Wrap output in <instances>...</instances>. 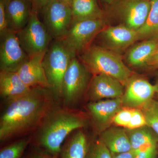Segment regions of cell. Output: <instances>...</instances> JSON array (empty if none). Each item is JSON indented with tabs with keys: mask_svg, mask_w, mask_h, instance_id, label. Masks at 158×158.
Listing matches in <instances>:
<instances>
[{
	"mask_svg": "<svg viewBox=\"0 0 158 158\" xmlns=\"http://www.w3.org/2000/svg\"><path fill=\"white\" fill-rule=\"evenodd\" d=\"M81 129L76 130L67 137L58 158H86L90 142Z\"/></svg>",
	"mask_w": 158,
	"mask_h": 158,
	"instance_id": "cell-19",
	"label": "cell"
},
{
	"mask_svg": "<svg viewBox=\"0 0 158 158\" xmlns=\"http://www.w3.org/2000/svg\"><path fill=\"white\" fill-rule=\"evenodd\" d=\"M37 12L33 9L27 25L16 33L28 57L46 52L52 38L44 23L40 20Z\"/></svg>",
	"mask_w": 158,
	"mask_h": 158,
	"instance_id": "cell-7",
	"label": "cell"
},
{
	"mask_svg": "<svg viewBox=\"0 0 158 158\" xmlns=\"http://www.w3.org/2000/svg\"><path fill=\"white\" fill-rule=\"evenodd\" d=\"M1 70L16 72L28 58L16 33L8 30L0 34Z\"/></svg>",
	"mask_w": 158,
	"mask_h": 158,
	"instance_id": "cell-10",
	"label": "cell"
},
{
	"mask_svg": "<svg viewBox=\"0 0 158 158\" xmlns=\"http://www.w3.org/2000/svg\"><path fill=\"white\" fill-rule=\"evenodd\" d=\"M151 9L144 25L137 31L138 40H158V0H151Z\"/></svg>",
	"mask_w": 158,
	"mask_h": 158,
	"instance_id": "cell-23",
	"label": "cell"
},
{
	"mask_svg": "<svg viewBox=\"0 0 158 158\" xmlns=\"http://www.w3.org/2000/svg\"><path fill=\"white\" fill-rule=\"evenodd\" d=\"M133 109L122 108L114 116L113 122L117 126L127 128L131 117Z\"/></svg>",
	"mask_w": 158,
	"mask_h": 158,
	"instance_id": "cell-27",
	"label": "cell"
},
{
	"mask_svg": "<svg viewBox=\"0 0 158 158\" xmlns=\"http://www.w3.org/2000/svg\"><path fill=\"white\" fill-rule=\"evenodd\" d=\"M58 102L49 89L41 87L4 102L0 117L1 146L35 131Z\"/></svg>",
	"mask_w": 158,
	"mask_h": 158,
	"instance_id": "cell-1",
	"label": "cell"
},
{
	"mask_svg": "<svg viewBox=\"0 0 158 158\" xmlns=\"http://www.w3.org/2000/svg\"><path fill=\"white\" fill-rule=\"evenodd\" d=\"M125 128L131 150L136 151L147 146L158 144V135L148 125L132 129Z\"/></svg>",
	"mask_w": 158,
	"mask_h": 158,
	"instance_id": "cell-21",
	"label": "cell"
},
{
	"mask_svg": "<svg viewBox=\"0 0 158 158\" xmlns=\"http://www.w3.org/2000/svg\"><path fill=\"white\" fill-rule=\"evenodd\" d=\"M31 141V136L23 137L3 144L0 150V158H22Z\"/></svg>",
	"mask_w": 158,
	"mask_h": 158,
	"instance_id": "cell-24",
	"label": "cell"
},
{
	"mask_svg": "<svg viewBox=\"0 0 158 158\" xmlns=\"http://www.w3.org/2000/svg\"><path fill=\"white\" fill-rule=\"evenodd\" d=\"M112 12L122 24L137 31L146 22L151 9V0H116Z\"/></svg>",
	"mask_w": 158,
	"mask_h": 158,
	"instance_id": "cell-9",
	"label": "cell"
},
{
	"mask_svg": "<svg viewBox=\"0 0 158 158\" xmlns=\"http://www.w3.org/2000/svg\"><path fill=\"white\" fill-rule=\"evenodd\" d=\"M84 116L72 108L57 104L47 114L31 136V145L58 158L62 144L70 134L86 126Z\"/></svg>",
	"mask_w": 158,
	"mask_h": 158,
	"instance_id": "cell-2",
	"label": "cell"
},
{
	"mask_svg": "<svg viewBox=\"0 0 158 158\" xmlns=\"http://www.w3.org/2000/svg\"><path fill=\"white\" fill-rule=\"evenodd\" d=\"M156 88V94L158 95V73H157L156 76L155 84L154 85Z\"/></svg>",
	"mask_w": 158,
	"mask_h": 158,
	"instance_id": "cell-35",
	"label": "cell"
},
{
	"mask_svg": "<svg viewBox=\"0 0 158 158\" xmlns=\"http://www.w3.org/2000/svg\"><path fill=\"white\" fill-rule=\"evenodd\" d=\"M33 10L31 0H11L6 8L8 29L18 32L28 22Z\"/></svg>",
	"mask_w": 158,
	"mask_h": 158,
	"instance_id": "cell-16",
	"label": "cell"
},
{
	"mask_svg": "<svg viewBox=\"0 0 158 158\" xmlns=\"http://www.w3.org/2000/svg\"><path fill=\"white\" fill-rule=\"evenodd\" d=\"M76 56L61 40H55L44 54L42 65L51 90L56 100H62L63 77L71 59Z\"/></svg>",
	"mask_w": 158,
	"mask_h": 158,
	"instance_id": "cell-4",
	"label": "cell"
},
{
	"mask_svg": "<svg viewBox=\"0 0 158 158\" xmlns=\"http://www.w3.org/2000/svg\"><path fill=\"white\" fill-rule=\"evenodd\" d=\"M11 0H5V2H6V5H7V4H8L9 2H10V1H11Z\"/></svg>",
	"mask_w": 158,
	"mask_h": 158,
	"instance_id": "cell-38",
	"label": "cell"
},
{
	"mask_svg": "<svg viewBox=\"0 0 158 158\" xmlns=\"http://www.w3.org/2000/svg\"><path fill=\"white\" fill-rule=\"evenodd\" d=\"M158 48V40L149 39L132 47L128 51L126 61L134 67H146L148 62Z\"/></svg>",
	"mask_w": 158,
	"mask_h": 158,
	"instance_id": "cell-20",
	"label": "cell"
},
{
	"mask_svg": "<svg viewBox=\"0 0 158 158\" xmlns=\"http://www.w3.org/2000/svg\"><path fill=\"white\" fill-rule=\"evenodd\" d=\"M71 7L73 20L104 17L96 0H73Z\"/></svg>",
	"mask_w": 158,
	"mask_h": 158,
	"instance_id": "cell-22",
	"label": "cell"
},
{
	"mask_svg": "<svg viewBox=\"0 0 158 158\" xmlns=\"http://www.w3.org/2000/svg\"><path fill=\"white\" fill-rule=\"evenodd\" d=\"M45 52L29 57L16 72L30 88H48L42 61Z\"/></svg>",
	"mask_w": 158,
	"mask_h": 158,
	"instance_id": "cell-14",
	"label": "cell"
},
{
	"mask_svg": "<svg viewBox=\"0 0 158 158\" xmlns=\"http://www.w3.org/2000/svg\"><path fill=\"white\" fill-rule=\"evenodd\" d=\"M62 2L65 3L67 4L68 6H71L73 0H59Z\"/></svg>",
	"mask_w": 158,
	"mask_h": 158,
	"instance_id": "cell-36",
	"label": "cell"
},
{
	"mask_svg": "<svg viewBox=\"0 0 158 158\" xmlns=\"http://www.w3.org/2000/svg\"><path fill=\"white\" fill-rule=\"evenodd\" d=\"M147 125L146 119L142 111L139 109H133L131 117L126 128H137Z\"/></svg>",
	"mask_w": 158,
	"mask_h": 158,
	"instance_id": "cell-28",
	"label": "cell"
},
{
	"mask_svg": "<svg viewBox=\"0 0 158 158\" xmlns=\"http://www.w3.org/2000/svg\"><path fill=\"white\" fill-rule=\"evenodd\" d=\"M82 63L94 75L105 74L115 78L126 85L132 72L124 64L119 54L97 45H90L82 52Z\"/></svg>",
	"mask_w": 158,
	"mask_h": 158,
	"instance_id": "cell-3",
	"label": "cell"
},
{
	"mask_svg": "<svg viewBox=\"0 0 158 158\" xmlns=\"http://www.w3.org/2000/svg\"><path fill=\"white\" fill-rule=\"evenodd\" d=\"M124 92L123 85L117 79L107 75L98 74L91 78L86 94L91 102L121 98Z\"/></svg>",
	"mask_w": 158,
	"mask_h": 158,
	"instance_id": "cell-12",
	"label": "cell"
},
{
	"mask_svg": "<svg viewBox=\"0 0 158 158\" xmlns=\"http://www.w3.org/2000/svg\"><path fill=\"white\" fill-rule=\"evenodd\" d=\"M157 155H158L157 158H158V144L157 145Z\"/></svg>",
	"mask_w": 158,
	"mask_h": 158,
	"instance_id": "cell-39",
	"label": "cell"
},
{
	"mask_svg": "<svg viewBox=\"0 0 158 158\" xmlns=\"http://www.w3.org/2000/svg\"><path fill=\"white\" fill-rule=\"evenodd\" d=\"M112 154L131 150L129 139L125 128L113 127L104 130L99 138Z\"/></svg>",
	"mask_w": 158,
	"mask_h": 158,
	"instance_id": "cell-18",
	"label": "cell"
},
{
	"mask_svg": "<svg viewBox=\"0 0 158 158\" xmlns=\"http://www.w3.org/2000/svg\"><path fill=\"white\" fill-rule=\"evenodd\" d=\"M91 73L73 57L65 71L62 84V106L72 108L85 93L91 81Z\"/></svg>",
	"mask_w": 158,
	"mask_h": 158,
	"instance_id": "cell-5",
	"label": "cell"
},
{
	"mask_svg": "<svg viewBox=\"0 0 158 158\" xmlns=\"http://www.w3.org/2000/svg\"><path fill=\"white\" fill-rule=\"evenodd\" d=\"M147 125L158 135V100L152 98L140 107Z\"/></svg>",
	"mask_w": 158,
	"mask_h": 158,
	"instance_id": "cell-25",
	"label": "cell"
},
{
	"mask_svg": "<svg viewBox=\"0 0 158 158\" xmlns=\"http://www.w3.org/2000/svg\"><path fill=\"white\" fill-rule=\"evenodd\" d=\"M86 158H112L110 150L99 139L90 142Z\"/></svg>",
	"mask_w": 158,
	"mask_h": 158,
	"instance_id": "cell-26",
	"label": "cell"
},
{
	"mask_svg": "<svg viewBox=\"0 0 158 158\" xmlns=\"http://www.w3.org/2000/svg\"><path fill=\"white\" fill-rule=\"evenodd\" d=\"M31 89L23 81L17 72L1 70L0 96L4 102L22 96Z\"/></svg>",
	"mask_w": 158,
	"mask_h": 158,
	"instance_id": "cell-17",
	"label": "cell"
},
{
	"mask_svg": "<svg viewBox=\"0 0 158 158\" xmlns=\"http://www.w3.org/2000/svg\"><path fill=\"white\" fill-rule=\"evenodd\" d=\"M6 4L5 0H0V34L8 30L6 14Z\"/></svg>",
	"mask_w": 158,
	"mask_h": 158,
	"instance_id": "cell-31",
	"label": "cell"
},
{
	"mask_svg": "<svg viewBox=\"0 0 158 158\" xmlns=\"http://www.w3.org/2000/svg\"><path fill=\"white\" fill-rule=\"evenodd\" d=\"M105 23L104 19L73 20L67 34L61 40L77 56L90 46L92 40L104 28Z\"/></svg>",
	"mask_w": 158,
	"mask_h": 158,
	"instance_id": "cell-6",
	"label": "cell"
},
{
	"mask_svg": "<svg viewBox=\"0 0 158 158\" xmlns=\"http://www.w3.org/2000/svg\"><path fill=\"white\" fill-rule=\"evenodd\" d=\"M121 98L123 106L138 109L152 99L156 94L155 86L146 79L132 77Z\"/></svg>",
	"mask_w": 158,
	"mask_h": 158,
	"instance_id": "cell-11",
	"label": "cell"
},
{
	"mask_svg": "<svg viewBox=\"0 0 158 158\" xmlns=\"http://www.w3.org/2000/svg\"><path fill=\"white\" fill-rule=\"evenodd\" d=\"M22 158H56L38 148L35 147L31 144Z\"/></svg>",
	"mask_w": 158,
	"mask_h": 158,
	"instance_id": "cell-30",
	"label": "cell"
},
{
	"mask_svg": "<svg viewBox=\"0 0 158 158\" xmlns=\"http://www.w3.org/2000/svg\"><path fill=\"white\" fill-rule=\"evenodd\" d=\"M146 67L152 69H158V48L149 59Z\"/></svg>",
	"mask_w": 158,
	"mask_h": 158,
	"instance_id": "cell-32",
	"label": "cell"
},
{
	"mask_svg": "<svg viewBox=\"0 0 158 158\" xmlns=\"http://www.w3.org/2000/svg\"><path fill=\"white\" fill-rule=\"evenodd\" d=\"M135 152L133 150L127 152L112 155V158H135Z\"/></svg>",
	"mask_w": 158,
	"mask_h": 158,
	"instance_id": "cell-34",
	"label": "cell"
},
{
	"mask_svg": "<svg viewBox=\"0 0 158 158\" xmlns=\"http://www.w3.org/2000/svg\"><path fill=\"white\" fill-rule=\"evenodd\" d=\"M98 35L104 47L117 53L138 40L137 31L123 24L104 28Z\"/></svg>",
	"mask_w": 158,
	"mask_h": 158,
	"instance_id": "cell-13",
	"label": "cell"
},
{
	"mask_svg": "<svg viewBox=\"0 0 158 158\" xmlns=\"http://www.w3.org/2000/svg\"><path fill=\"white\" fill-rule=\"evenodd\" d=\"M123 107L121 98H117L90 102L87 109L94 122L100 127L113 121L114 116Z\"/></svg>",
	"mask_w": 158,
	"mask_h": 158,
	"instance_id": "cell-15",
	"label": "cell"
},
{
	"mask_svg": "<svg viewBox=\"0 0 158 158\" xmlns=\"http://www.w3.org/2000/svg\"><path fill=\"white\" fill-rule=\"evenodd\" d=\"M32 1V5H33V9L36 11L40 10L42 11L43 8L51 0H31Z\"/></svg>",
	"mask_w": 158,
	"mask_h": 158,
	"instance_id": "cell-33",
	"label": "cell"
},
{
	"mask_svg": "<svg viewBox=\"0 0 158 158\" xmlns=\"http://www.w3.org/2000/svg\"><path fill=\"white\" fill-rule=\"evenodd\" d=\"M157 145H150L135 151V158H157Z\"/></svg>",
	"mask_w": 158,
	"mask_h": 158,
	"instance_id": "cell-29",
	"label": "cell"
},
{
	"mask_svg": "<svg viewBox=\"0 0 158 158\" xmlns=\"http://www.w3.org/2000/svg\"><path fill=\"white\" fill-rule=\"evenodd\" d=\"M116 1V0H103L104 2L109 5H112Z\"/></svg>",
	"mask_w": 158,
	"mask_h": 158,
	"instance_id": "cell-37",
	"label": "cell"
},
{
	"mask_svg": "<svg viewBox=\"0 0 158 158\" xmlns=\"http://www.w3.org/2000/svg\"><path fill=\"white\" fill-rule=\"evenodd\" d=\"M44 23L52 38L61 40L73 20L71 7L59 0H51L42 10Z\"/></svg>",
	"mask_w": 158,
	"mask_h": 158,
	"instance_id": "cell-8",
	"label": "cell"
}]
</instances>
